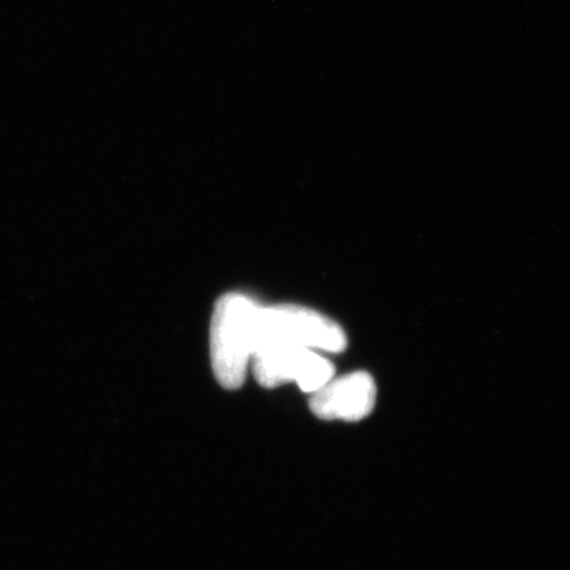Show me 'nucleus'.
<instances>
[{"mask_svg": "<svg viewBox=\"0 0 570 570\" xmlns=\"http://www.w3.org/2000/svg\"><path fill=\"white\" fill-rule=\"evenodd\" d=\"M253 356L268 348L298 346L313 351H346L347 337L336 322L316 311L294 305L255 307L253 316Z\"/></svg>", "mask_w": 570, "mask_h": 570, "instance_id": "nucleus-1", "label": "nucleus"}, {"mask_svg": "<svg viewBox=\"0 0 570 570\" xmlns=\"http://www.w3.org/2000/svg\"><path fill=\"white\" fill-rule=\"evenodd\" d=\"M257 305L242 294H227L217 302L212 322L214 374L224 389H239L253 358V316Z\"/></svg>", "mask_w": 570, "mask_h": 570, "instance_id": "nucleus-2", "label": "nucleus"}, {"mask_svg": "<svg viewBox=\"0 0 570 570\" xmlns=\"http://www.w3.org/2000/svg\"><path fill=\"white\" fill-rule=\"evenodd\" d=\"M376 384L367 373H352L332 379L311 397V411L318 419L358 422L373 412L376 404Z\"/></svg>", "mask_w": 570, "mask_h": 570, "instance_id": "nucleus-3", "label": "nucleus"}, {"mask_svg": "<svg viewBox=\"0 0 570 570\" xmlns=\"http://www.w3.org/2000/svg\"><path fill=\"white\" fill-rule=\"evenodd\" d=\"M311 348L283 346L254 355V374L262 387L275 389L295 382L299 366Z\"/></svg>", "mask_w": 570, "mask_h": 570, "instance_id": "nucleus-4", "label": "nucleus"}, {"mask_svg": "<svg viewBox=\"0 0 570 570\" xmlns=\"http://www.w3.org/2000/svg\"><path fill=\"white\" fill-rule=\"evenodd\" d=\"M333 376H335V366H333V363L326 360L325 356L317 355L316 352L311 348V351H307L302 366H299L295 382L303 392L316 393L317 390L328 384Z\"/></svg>", "mask_w": 570, "mask_h": 570, "instance_id": "nucleus-5", "label": "nucleus"}]
</instances>
